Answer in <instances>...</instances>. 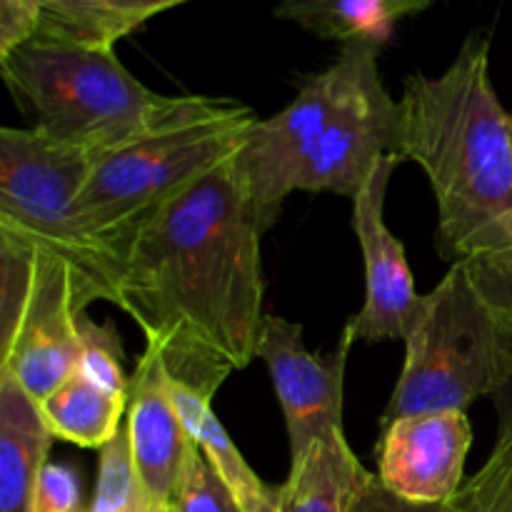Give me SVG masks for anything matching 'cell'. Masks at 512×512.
<instances>
[{
    "mask_svg": "<svg viewBox=\"0 0 512 512\" xmlns=\"http://www.w3.org/2000/svg\"><path fill=\"white\" fill-rule=\"evenodd\" d=\"M263 235L253 195L230 155L160 205L130 238L118 308L148 343L163 348L178 383L215 395L258 353Z\"/></svg>",
    "mask_w": 512,
    "mask_h": 512,
    "instance_id": "1",
    "label": "cell"
},
{
    "mask_svg": "<svg viewBox=\"0 0 512 512\" xmlns=\"http://www.w3.org/2000/svg\"><path fill=\"white\" fill-rule=\"evenodd\" d=\"M395 155L428 175L445 260L512 248V113L495 93L485 35H470L440 75L405 80Z\"/></svg>",
    "mask_w": 512,
    "mask_h": 512,
    "instance_id": "2",
    "label": "cell"
},
{
    "mask_svg": "<svg viewBox=\"0 0 512 512\" xmlns=\"http://www.w3.org/2000/svg\"><path fill=\"white\" fill-rule=\"evenodd\" d=\"M5 85L35 115V128L100 155L210 113L220 98L163 95L140 83L115 48L38 33L0 58Z\"/></svg>",
    "mask_w": 512,
    "mask_h": 512,
    "instance_id": "3",
    "label": "cell"
},
{
    "mask_svg": "<svg viewBox=\"0 0 512 512\" xmlns=\"http://www.w3.org/2000/svg\"><path fill=\"white\" fill-rule=\"evenodd\" d=\"M403 343V370L380 425L403 415L465 413L512 380V325L485 303L463 263L450 265L445 278L420 295Z\"/></svg>",
    "mask_w": 512,
    "mask_h": 512,
    "instance_id": "4",
    "label": "cell"
},
{
    "mask_svg": "<svg viewBox=\"0 0 512 512\" xmlns=\"http://www.w3.org/2000/svg\"><path fill=\"white\" fill-rule=\"evenodd\" d=\"M93 153L43 130H0V235L53 255L78 278L88 305L120 303V258L80 213Z\"/></svg>",
    "mask_w": 512,
    "mask_h": 512,
    "instance_id": "5",
    "label": "cell"
},
{
    "mask_svg": "<svg viewBox=\"0 0 512 512\" xmlns=\"http://www.w3.org/2000/svg\"><path fill=\"white\" fill-rule=\"evenodd\" d=\"M255 120L248 105L220 98L190 123L93 155L78 198L85 223L123 265L135 230L173 195L238 153Z\"/></svg>",
    "mask_w": 512,
    "mask_h": 512,
    "instance_id": "6",
    "label": "cell"
},
{
    "mask_svg": "<svg viewBox=\"0 0 512 512\" xmlns=\"http://www.w3.org/2000/svg\"><path fill=\"white\" fill-rule=\"evenodd\" d=\"M380 45H340L345 83L338 105L310 153L298 190L353 200L380 158L398 148V100L388 93L378 65Z\"/></svg>",
    "mask_w": 512,
    "mask_h": 512,
    "instance_id": "7",
    "label": "cell"
},
{
    "mask_svg": "<svg viewBox=\"0 0 512 512\" xmlns=\"http://www.w3.org/2000/svg\"><path fill=\"white\" fill-rule=\"evenodd\" d=\"M83 313L88 300L73 270L38 250L28 300L0 325V375H10L35 403L48 398L78 368Z\"/></svg>",
    "mask_w": 512,
    "mask_h": 512,
    "instance_id": "8",
    "label": "cell"
},
{
    "mask_svg": "<svg viewBox=\"0 0 512 512\" xmlns=\"http://www.w3.org/2000/svg\"><path fill=\"white\" fill-rule=\"evenodd\" d=\"M343 83L345 65L338 58L328 70L305 80L293 103L280 113L250 125L235 160L253 195L263 230L273 228L285 198L298 190L300 175L338 105Z\"/></svg>",
    "mask_w": 512,
    "mask_h": 512,
    "instance_id": "9",
    "label": "cell"
},
{
    "mask_svg": "<svg viewBox=\"0 0 512 512\" xmlns=\"http://www.w3.org/2000/svg\"><path fill=\"white\" fill-rule=\"evenodd\" d=\"M353 333L345 325L330 358L310 353L303 343V325L280 315H265L255 358L268 365L275 395L288 428L290 460L300 458L315 440L345 433V370Z\"/></svg>",
    "mask_w": 512,
    "mask_h": 512,
    "instance_id": "10",
    "label": "cell"
},
{
    "mask_svg": "<svg viewBox=\"0 0 512 512\" xmlns=\"http://www.w3.org/2000/svg\"><path fill=\"white\" fill-rule=\"evenodd\" d=\"M398 163V155L380 158L353 198V230L365 260V303L348 323L355 343L403 340L405 323L420 300L403 243L385 223V195Z\"/></svg>",
    "mask_w": 512,
    "mask_h": 512,
    "instance_id": "11",
    "label": "cell"
},
{
    "mask_svg": "<svg viewBox=\"0 0 512 512\" xmlns=\"http://www.w3.org/2000/svg\"><path fill=\"white\" fill-rule=\"evenodd\" d=\"M473 425L460 410L403 415L380 425L378 478L413 503H450L465 485Z\"/></svg>",
    "mask_w": 512,
    "mask_h": 512,
    "instance_id": "12",
    "label": "cell"
},
{
    "mask_svg": "<svg viewBox=\"0 0 512 512\" xmlns=\"http://www.w3.org/2000/svg\"><path fill=\"white\" fill-rule=\"evenodd\" d=\"M125 428L145 500L153 508H173L193 438L170 395L168 363L158 343L145 340V350L130 375Z\"/></svg>",
    "mask_w": 512,
    "mask_h": 512,
    "instance_id": "13",
    "label": "cell"
},
{
    "mask_svg": "<svg viewBox=\"0 0 512 512\" xmlns=\"http://www.w3.org/2000/svg\"><path fill=\"white\" fill-rule=\"evenodd\" d=\"M53 440L38 403L10 375H0V512H33Z\"/></svg>",
    "mask_w": 512,
    "mask_h": 512,
    "instance_id": "14",
    "label": "cell"
},
{
    "mask_svg": "<svg viewBox=\"0 0 512 512\" xmlns=\"http://www.w3.org/2000/svg\"><path fill=\"white\" fill-rule=\"evenodd\" d=\"M170 395L190 438L205 455L240 512H280V488H273L255 473L238 445L213 410L215 395L195 390L170 378Z\"/></svg>",
    "mask_w": 512,
    "mask_h": 512,
    "instance_id": "15",
    "label": "cell"
},
{
    "mask_svg": "<svg viewBox=\"0 0 512 512\" xmlns=\"http://www.w3.org/2000/svg\"><path fill=\"white\" fill-rule=\"evenodd\" d=\"M365 473L345 433L325 435L290 460L288 480L280 485V512H348Z\"/></svg>",
    "mask_w": 512,
    "mask_h": 512,
    "instance_id": "16",
    "label": "cell"
},
{
    "mask_svg": "<svg viewBox=\"0 0 512 512\" xmlns=\"http://www.w3.org/2000/svg\"><path fill=\"white\" fill-rule=\"evenodd\" d=\"M435 0H280L275 15L325 40L383 45L395 23L423 13Z\"/></svg>",
    "mask_w": 512,
    "mask_h": 512,
    "instance_id": "17",
    "label": "cell"
},
{
    "mask_svg": "<svg viewBox=\"0 0 512 512\" xmlns=\"http://www.w3.org/2000/svg\"><path fill=\"white\" fill-rule=\"evenodd\" d=\"M38 410L53 438L100 450L123 428L128 398L100 388L75 370L48 398L40 400Z\"/></svg>",
    "mask_w": 512,
    "mask_h": 512,
    "instance_id": "18",
    "label": "cell"
},
{
    "mask_svg": "<svg viewBox=\"0 0 512 512\" xmlns=\"http://www.w3.org/2000/svg\"><path fill=\"white\" fill-rule=\"evenodd\" d=\"M190 0H40L43 28L40 33L73 40L90 48H115L118 40Z\"/></svg>",
    "mask_w": 512,
    "mask_h": 512,
    "instance_id": "19",
    "label": "cell"
},
{
    "mask_svg": "<svg viewBox=\"0 0 512 512\" xmlns=\"http://www.w3.org/2000/svg\"><path fill=\"white\" fill-rule=\"evenodd\" d=\"M498 415L493 453L453 498L455 512H512V408L498 405Z\"/></svg>",
    "mask_w": 512,
    "mask_h": 512,
    "instance_id": "20",
    "label": "cell"
},
{
    "mask_svg": "<svg viewBox=\"0 0 512 512\" xmlns=\"http://www.w3.org/2000/svg\"><path fill=\"white\" fill-rule=\"evenodd\" d=\"M148 505L135 470L128 428L123 423L115 438L100 448L98 478L88 512H140Z\"/></svg>",
    "mask_w": 512,
    "mask_h": 512,
    "instance_id": "21",
    "label": "cell"
},
{
    "mask_svg": "<svg viewBox=\"0 0 512 512\" xmlns=\"http://www.w3.org/2000/svg\"><path fill=\"white\" fill-rule=\"evenodd\" d=\"M78 370L88 380L115 395H130V375L123 368V343L113 323H95L88 313L80 315Z\"/></svg>",
    "mask_w": 512,
    "mask_h": 512,
    "instance_id": "22",
    "label": "cell"
},
{
    "mask_svg": "<svg viewBox=\"0 0 512 512\" xmlns=\"http://www.w3.org/2000/svg\"><path fill=\"white\" fill-rule=\"evenodd\" d=\"M173 508L175 512H240L195 440L180 473Z\"/></svg>",
    "mask_w": 512,
    "mask_h": 512,
    "instance_id": "23",
    "label": "cell"
},
{
    "mask_svg": "<svg viewBox=\"0 0 512 512\" xmlns=\"http://www.w3.org/2000/svg\"><path fill=\"white\" fill-rule=\"evenodd\" d=\"M463 265L485 303L512 325V248Z\"/></svg>",
    "mask_w": 512,
    "mask_h": 512,
    "instance_id": "24",
    "label": "cell"
},
{
    "mask_svg": "<svg viewBox=\"0 0 512 512\" xmlns=\"http://www.w3.org/2000/svg\"><path fill=\"white\" fill-rule=\"evenodd\" d=\"M83 483L70 465L45 463L35 485L33 512H85Z\"/></svg>",
    "mask_w": 512,
    "mask_h": 512,
    "instance_id": "25",
    "label": "cell"
},
{
    "mask_svg": "<svg viewBox=\"0 0 512 512\" xmlns=\"http://www.w3.org/2000/svg\"><path fill=\"white\" fill-rule=\"evenodd\" d=\"M348 512H455L450 503H413L400 495L390 493L378 475L365 473L355 488Z\"/></svg>",
    "mask_w": 512,
    "mask_h": 512,
    "instance_id": "26",
    "label": "cell"
},
{
    "mask_svg": "<svg viewBox=\"0 0 512 512\" xmlns=\"http://www.w3.org/2000/svg\"><path fill=\"white\" fill-rule=\"evenodd\" d=\"M43 28L40 0H0V58L33 40Z\"/></svg>",
    "mask_w": 512,
    "mask_h": 512,
    "instance_id": "27",
    "label": "cell"
},
{
    "mask_svg": "<svg viewBox=\"0 0 512 512\" xmlns=\"http://www.w3.org/2000/svg\"><path fill=\"white\" fill-rule=\"evenodd\" d=\"M495 403H498V405H510V408H512V380H510L508 385H505L503 390H500L498 395H495Z\"/></svg>",
    "mask_w": 512,
    "mask_h": 512,
    "instance_id": "28",
    "label": "cell"
},
{
    "mask_svg": "<svg viewBox=\"0 0 512 512\" xmlns=\"http://www.w3.org/2000/svg\"><path fill=\"white\" fill-rule=\"evenodd\" d=\"M140 512H175V508H153V505H148V508H143Z\"/></svg>",
    "mask_w": 512,
    "mask_h": 512,
    "instance_id": "29",
    "label": "cell"
},
{
    "mask_svg": "<svg viewBox=\"0 0 512 512\" xmlns=\"http://www.w3.org/2000/svg\"><path fill=\"white\" fill-rule=\"evenodd\" d=\"M85 512H88V510H85Z\"/></svg>",
    "mask_w": 512,
    "mask_h": 512,
    "instance_id": "30",
    "label": "cell"
}]
</instances>
